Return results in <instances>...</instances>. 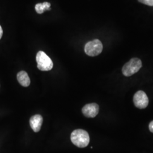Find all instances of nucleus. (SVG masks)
Masks as SVG:
<instances>
[{"mask_svg":"<svg viewBox=\"0 0 153 153\" xmlns=\"http://www.w3.org/2000/svg\"><path fill=\"white\" fill-rule=\"evenodd\" d=\"M51 4L49 2H44L43 4H38L35 6V10L38 14H42L45 10H51Z\"/></svg>","mask_w":153,"mask_h":153,"instance_id":"nucleus-9","label":"nucleus"},{"mask_svg":"<svg viewBox=\"0 0 153 153\" xmlns=\"http://www.w3.org/2000/svg\"><path fill=\"white\" fill-rule=\"evenodd\" d=\"M17 79L23 87H28L30 85V77L26 71H19L17 74Z\"/></svg>","mask_w":153,"mask_h":153,"instance_id":"nucleus-8","label":"nucleus"},{"mask_svg":"<svg viewBox=\"0 0 153 153\" xmlns=\"http://www.w3.org/2000/svg\"><path fill=\"white\" fill-rule=\"evenodd\" d=\"M138 1L143 4L153 6V0H138Z\"/></svg>","mask_w":153,"mask_h":153,"instance_id":"nucleus-10","label":"nucleus"},{"mask_svg":"<svg viewBox=\"0 0 153 153\" xmlns=\"http://www.w3.org/2000/svg\"><path fill=\"white\" fill-rule=\"evenodd\" d=\"M149 129L151 132L153 133V121H151L149 124Z\"/></svg>","mask_w":153,"mask_h":153,"instance_id":"nucleus-11","label":"nucleus"},{"mask_svg":"<svg viewBox=\"0 0 153 153\" xmlns=\"http://www.w3.org/2000/svg\"><path fill=\"white\" fill-rule=\"evenodd\" d=\"M2 34H3V31H2V28L1 27V26H0V39L2 38Z\"/></svg>","mask_w":153,"mask_h":153,"instance_id":"nucleus-12","label":"nucleus"},{"mask_svg":"<svg viewBox=\"0 0 153 153\" xmlns=\"http://www.w3.org/2000/svg\"><path fill=\"white\" fill-rule=\"evenodd\" d=\"M71 142L78 148H85L90 142L88 133L83 129H76L71 133Z\"/></svg>","mask_w":153,"mask_h":153,"instance_id":"nucleus-1","label":"nucleus"},{"mask_svg":"<svg viewBox=\"0 0 153 153\" xmlns=\"http://www.w3.org/2000/svg\"><path fill=\"white\" fill-rule=\"evenodd\" d=\"M43 119L40 115H35L32 116L30 120V124L35 132L40 131L42 126Z\"/></svg>","mask_w":153,"mask_h":153,"instance_id":"nucleus-7","label":"nucleus"},{"mask_svg":"<svg viewBox=\"0 0 153 153\" xmlns=\"http://www.w3.org/2000/svg\"><path fill=\"white\" fill-rule=\"evenodd\" d=\"M99 109V105L96 103L88 104L83 107L82 113L87 117L93 118L98 114Z\"/></svg>","mask_w":153,"mask_h":153,"instance_id":"nucleus-6","label":"nucleus"},{"mask_svg":"<svg viewBox=\"0 0 153 153\" xmlns=\"http://www.w3.org/2000/svg\"><path fill=\"white\" fill-rule=\"evenodd\" d=\"M142 67V62L138 58H133L124 65L122 71L126 76H131L140 71Z\"/></svg>","mask_w":153,"mask_h":153,"instance_id":"nucleus-2","label":"nucleus"},{"mask_svg":"<svg viewBox=\"0 0 153 153\" xmlns=\"http://www.w3.org/2000/svg\"><path fill=\"white\" fill-rule=\"evenodd\" d=\"M36 59L38 68L39 70L42 71H49L52 69L53 66L52 61L43 51H39L36 55Z\"/></svg>","mask_w":153,"mask_h":153,"instance_id":"nucleus-3","label":"nucleus"},{"mask_svg":"<svg viewBox=\"0 0 153 153\" xmlns=\"http://www.w3.org/2000/svg\"><path fill=\"white\" fill-rule=\"evenodd\" d=\"M133 102L136 107L140 109H143L148 106L149 99L144 91H138L134 95Z\"/></svg>","mask_w":153,"mask_h":153,"instance_id":"nucleus-5","label":"nucleus"},{"mask_svg":"<svg viewBox=\"0 0 153 153\" xmlns=\"http://www.w3.org/2000/svg\"><path fill=\"white\" fill-rule=\"evenodd\" d=\"M102 50L103 45L98 39L88 42L85 47V53L90 56H98L102 52Z\"/></svg>","mask_w":153,"mask_h":153,"instance_id":"nucleus-4","label":"nucleus"}]
</instances>
